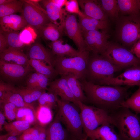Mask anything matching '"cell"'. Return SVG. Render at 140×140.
<instances>
[{"instance_id":"1","label":"cell","mask_w":140,"mask_h":140,"mask_svg":"<svg viewBox=\"0 0 140 140\" xmlns=\"http://www.w3.org/2000/svg\"><path fill=\"white\" fill-rule=\"evenodd\" d=\"M81 83L87 101L110 113L123 107L128 98L129 87L98 85L86 79Z\"/></svg>"},{"instance_id":"2","label":"cell","mask_w":140,"mask_h":140,"mask_svg":"<svg viewBox=\"0 0 140 140\" xmlns=\"http://www.w3.org/2000/svg\"><path fill=\"white\" fill-rule=\"evenodd\" d=\"M110 114L121 140H140V117L138 114L125 107Z\"/></svg>"},{"instance_id":"3","label":"cell","mask_w":140,"mask_h":140,"mask_svg":"<svg viewBox=\"0 0 140 140\" xmlns=\"http://www.w3.org/2000/svg\"><path fill=\"white\" fill-rule=\"evenodd\" d=\"M90 53L86 50L73 57L55 56L54 67L61 76L73 75L81 81L85 79Z\"/></svg>"},{"instance_id":"4","label":"cell","mask_w":140,"mask_h":140,"mask_svg":"<svg viewBox=\"0 0 140 140\" xmlns=\"http://www.w3.org/2000/svg\"><path fill=\"white\" fill-rule=\"evenodd\" d=\"M89 54L85 78L97 84L100 81L114 76V73L122 69L102 55Z\"/></svg>"},{"instance_id":"5","label":"cell","mask_w":140,"mask_h":140,"mask_svg":"<svg viewBox=\"0 0 140 140\" xmlns=\"http://www.w3.org/2000/svg\"><path fill=\"white\" fill-rule=\"evenodd\" d=\"M77 106L80 113L83 130L86 135L100 126L107 123L114 125V122L110 113L94 106L88 105L78 101Z\"/></svg>"},{"instance_id":"6","label":"cell","mask_w":140,"mask_h":140,"mask_svg":"<svg viewBox=\"0 0 140 140\" xmlns=\"http://www.w3.org/2000/svg\"><path fill=\"white\" fill-rule=\"evenodd\" d=\"M57 114L68 130L73 134L80 136L83 129L80 113L71 102L59 99L57 101Z\"/></svg>"},{"instance_id":"7","label":"cell","mask_w":140,"mask_h":140,"mask_svg":"<svg viewBox=\"0 0 140 140\" xmlns=\"http://www.w3.org/2000/svg\"><path fill=\"white\" fill-rule=\"evenodd\" d=\"M101 55L122 69L140 65V59L130 50L118 44L109 43L105 51Z\"/></svg>"},{"instance_id":"8","label":"cell","mask_w":140,"mask_h":140,"mask_svg":"<svg viewBox=\"0 0 140 140\" xmlns=\"http://www.w3.org/2000/svg\"><path fill=\"white\" fill-rule=\"evenodd\" d=\"M21 15L28 25L34 28L38 32L44 26L51 22L46 12L40 6L38 3L30 0H24Z\"/></svg>"},{"instance_id":"9","label":"cell","mask_w":140,"mask_h":140,"mask_svg":"<svg viewBox=\"0 0 140 140\" xmlns=\"http://www.w3.org/2000/svg\"><path fill=\"white\" fill-rule=\"evenodd\" d=\"M97 84L112 86H139L140 65L134 66L128 68L118 76L102 80Z\"/></svg>"},{"instance_id":"10","label":"cell","mask_w":140,"mask_h":140,"mask_svg":"<svg viewBox=\"0 0 140 140\" xmlns=\"http://www.w3.org/2000/svg\"><path fill=\"white\" fill-rule=\"evenodd\" d=\"M87 50L92 53L102 55L107 48L109 42V36L105 30L82 31Z\"/></svg>"},{"instance_id":"11","label":"cell","mask_w":140,"mask_h":140,"mask_svg":"<svg viewBox=\"0 0 140 140\" xmlns=\"http://www.w3.org/2000/svg\"><path fill=\"white\" fill-rule=\"evenodd\" d=\"M64 29L66 34L73 41L79 51H88L76 15H67L64 22Z\"/></svg>"},{"instance_id":"12","label":"cell","mask_w":140,"mask_h":140,"mask_svg":"<svg viewBox=\"0 0 140 140\" xmlns=\"http://www.w3.org/2000/svg\"><path fill=\"white\" fill-rule=\"evenodd\" d=\"M122 22L119 29V37L124 45L132 46L140 39V21L128 17Z\"/></svg>"},{"instance_id":"13","label":"cell","mask_w":140,"mask_h":140,"mask_svg":"<svg viewBox=\"0 0 140 140\" xmlns=\"http://www.w3.org/2000/svg\"><path fill=\"white\" fill-rule=\"evenodd\" d=\"M30 65L24 66L0 60V73L2 77L9 81H17L25 77L32 70Z\"/></svg>"},{"instance_id":"14","label":"cell","mask_w":140,"mask_h":140,"mask_svg":"<svg viewBox=\"0 0 140 140\" xmlns=\"http://www.w3.org/2000/svg\"><path fill=\"white\" fill-rule=\"evenodd\" d=\"M48 91L59 96L63 100L72 103L77 106L78 101L75 99L68 86L64 76L51 82L48 85Z\"/></svg>"},{"instance_id":"15","label":"cell","mask_w":140,"mask_h":140,"mask_svg":"<svg viewBox=\"0 0 140 140\" xmlns=\"http://www.w3.org/2000/svg\"><path fill=\"white\" fill-rule=\"evenodd\" d=\"M82 12L86 15L102 20H107V15L104 12L98 1L92 0H78Z\"/></svg>"},{"instance_id":"16","label":"cell","mask_w":140,"mask_h":140,"mask_svg":"<svg viewBox=\"0 0 140 140\" xmlns=\"http://www.w3.org/2000/svg\"><path fill=\"white\" fill-rule=\"evenodd\" d=\"M26 55L29 59L40 60L54 67L55 56L39 43H34L30 46Z\"/></svg>"},{"instance_id":"17","label":"cell","mask_w":140,"mask_h":140,"mask_svg":"<svg viewBox=\"0 0 140 140\" xmlns=\"http://www.w3.org/2000/svg\"><path fill=\"white\" fill-rule=\"evenodd\" d=\"M0 31L4 32L18 31L28 25L22 15L12 14L0 18Z\"/></svg>"},{"instance_id":"18","label":"cell","mask_w":140,"mask_h":140,"mask_svg":"<svg viewBox=\"0 0 140 140\" xmlns=\"http://www.w3.org/2000/svg\"><path fill=\"white\" fill-rule=\"evenodd\" d=\"M114 127L113 124L107 123L90 132L87 136L95 140H121Z\"/></svg>"},{"instance_id":"19","label":"cell","mask_w":140,"mask_h":140,"mask_svg":"<svg viewBox=\"0 0 140 140\" xmlns=\"http://www.w3.org/2000/svg\"><path fill=\"white\" fill-rule=\"evenodd\" d=\"M41 2L51 22L60 25L57 21L60 20L61 24L64 22L68 14L65 9L53 2L51 0H41Z\"/></svg>"},{"instance_id":"20","label":"cell","mask_w":140,"mask_h":140,"mask_svg":"<svg viewBox=\"0 0 140 140\" xmlns=\"http://www.w3.org/2000/svg\"><path fill=\"white\" fill-rule=\"evenodd\" d=\"M57 114L46 128V140H66L67 134Z\"/></svg>"},{"instance_id":"21","label":"cell","mask_w":140,"mask_h":140,"mask_svg":"<svg viewBox=\"0 0 140 140\" xmlns=\"http://www.w3.org/2000/svg\"><path fill=\"white\" fill-rule=\"evenodd\" d=\"M63 42L61 39L50 44L51 51L54 55L73 57L79 55L81 52L68 44H63Z\"/></svg>"},{"instance_id":"22","label":"cell","mask_w":140,"mask_h":140,"mask_svg":"<svg viewBox=\"0 0 140 140\" xmlns=\"http://www.w3.org/2000/svg\"><path fill=\"white\" fill-rule=\"evenodd\" d=\"M0 59L6 62L24 66L29 64L26 55L20 50L8 48L0 53Z\"/></svg>"},{"instance_id":"23","label":"cell","mask_w":140,"mask_h":140,"mask_svg":"<svg viewBox=\"0 0 140 140\" xmlns=\"http://www.w3.org/2000/svg\"><path fill=\"white\" fill-rule=\"evenodd\" d=\"M64 22L60 25L51 22L45 25L38 32L47 40L51 42L57 40L61 39L62 36L64 31Z\"/></svg>"},{"instance_id":"24","label":"cell","mask_w":140,"mask_h":140,"mask_svg":"<svg viewBox=\"0 0 140 140\" xmlns=\"http://www.w3.org/2000/svg\"><path fill=\"white\" fill-rule=\"evenodd\" d=\"M78 22L82 31L105 30L108 26L107 20L102 21L92 18L85 15L78 16Z\"/></svg>"},{"instance_id":"25","label":"cell","mask_w":140,"mask_h":140,"mask_svg":"<svg viewBox=\"0 0 140 140\" xmlns=\"http://www.w3.org/2000/svg\"><path fill=\"white\" fill-rule=\"evenodd\" d=\"M29 63L36 72L46 76L50 80L53 79L58 74L54 67L41 60L30 59Z\"/></svg>"},{"instance_id":"26","label":"cell","mask_w":140,"mask_h":140,"mask_svg":"<svg viewBox=\"0 0 140 140\" xmlns=\"http://www.w3.org/2000/svg\"><path fill=\"white\" fill-rule=\"evenodd\" d=\"M11 103L18 108H27L36 112L32 104L25 102L21 95L15 91H8L0 94V101Z\"/></svg>"},{"instance_id":"27","label":"cell","mask_w":140,"mask_h":140,"mask_svg":"<svg viewBox=\"0 0 140 140\" xmlns=\"http://www.w3.org/2000/svg\"><path fill=\"white\" fill-rule=\"evenodd\" d=\"M64 76L71 91L76 100L83 103L86 101L87 99L79 80L73 75H69Z\"/></svg>"},{"instance_id":"28","label":"cell","mask_w":140,"mask_h":140,"mask_svg":"<svg viewBox=\"0 0 140 140\" xmlns=\"http://www.w3.org/2000/svg\"><path fill=\"white\" fill-rule=\"evenodd\" d=\"M119 11L124 14L135 15L140 11V0H117Z\"/></svg>"},{"instance_id":"29","label":"cell","mask_w":140,"mask_h":140,"mask_svg":"<svg viewBox=\"0 0 140 140\" xmlns=\"http://www.w3.org/2000/svg\"><path fill=\"white\" fill-rule=\"evenodd\" d=\"M31 125L28 122L23 120H16L6 123L3 128L10 136H17L22 134L30 128Z\"/></svg>"},{"instance_id":"30","label":"cell","mask_w":140,"mask_h":140,"mask_svg":"<svg viewBox=\"0 0 140 140\" xmlns=\"http://www.w3.org/2000/svg\"><path fill=\"white\" fill-rule=\"evenodd\" d=\"M20 94L26 103L32 104L33 102L38 100L45 90L37 89L16 88L15 91Z\"/></svg>"},{"instance_id":"31","label":"cell","mask_w":140,"mask_h":140,"mask_svg":"<svg viewBox=\"0 0 140 140\" xmlns=\"http://www.w3.org/2000/svg\"><path fill=\"white\" fill-rule=\"evenodd\" d=\"M24 3V1L13 0L8 3L0 5V18L17 12H21Z\"/></svg>"},{"instance_id":"32","label":"cell","mask_w":140,"mask_h":140,"mask_svg":"<svg viewBox=\"0 0 140 140\" xmlns=\"http://www.w3.org/2000/svg\"><path fill=\"white\" fill-rule=\"evenodd\" d=\"M0 32L2 33L5 38L8 48L20 50L25 46L21 41L19 33L17 31L4 32L0 31Z\"/></svg>"},{"instance_id":"33","label":"cell","mask_w":140,"mask_h":140,"mask_svg":"<svg viewBox=\"0 0 140 140\" xmlns=\"http://www.w3.org/2000/svg\"><path fill=\"white\" fill-rule=\"evenodd\" d=\"M102 9L106 14L113 18H117L119 10L117 0L98 1Z\"/></svg>"},{"instance_id":"34","label":"cell","mask_w":140,"mask_h":140,"mask_svg":"<svg viewBox=\"0 0 140 140\" xmlns=\"http://www.w3.org/2000/svg\"><path fill=\"white\" fill-rule=\"evenodd\" d=\"M16 120L25 121L31 125L36 123L38 121L36 112L27 108H18Z\"/></svg>"},{"instance_id":"35","label":"cell","mask_w":140,"mask_h":140,"mask_svg":"<svg viewBox=\"0 0 140 140\" xmlns=\"http://www.w3.org/2000/svg\"><path fill=\"white\" fill-rule=\"evenodd\" d=\"M122 106L129 108L137 114L140 113V86L130 97L125 101Z\"/></svg>"},{"instance_id":"36","label":"cell","mask_w":140,"mask_h":140,"mask_svg":"<svg viewBox=\"0 0 140 140\" xmlns=\"http://www.w3.org/2000/svg\"><path fill=\"white\" fill-rule=\"evenodd\" d=\"M36 31L34 28L28 25L19 33L21 41L25 45H28L34 43L37 37Z\"/></svg>"},{"instance_id":"37","label":"cell","mask_w":140,"mask_h":140,"mask_svg":"<svg viewBox=\"0 0 140 140\" xmlns=\"http://www.w3.org/2000/svg\"><path fill=\"white\" fill-rule=\"evenodd\" d=\"M58 96L51 92H44L38 100L39 106L51 109L57 104Z\"/></svg>"},{"instance_id":"38","label":"cell","mask_w":140,"mask_h":140,"mask_svg":"<svg viewBox=\"0 0 140 140\" xmlns=\"http://www.w3.org/2000/svg\"><path fill=\"white\" fill-rule=\"evenodd\" d=\"M0 107L5 117L9 120H16V114L18 107L13 104L6 101H0Z\"/></svg>"},{"instance_id":"39","label":"cell","mask_w":140,"mask_h":140,"mask_svg":"<svg viewBox=\"0 0 140 140\" xmlns=\"http://www.w3.org/2000/svg\"><path fill=\"white\" fill-rule=\"evenodd\" d=\"M50 109L44 106H39L37 110L36 111L37 118L39 124L42 126L45 125L49 122V120L51 119L48 118L49 115H51L50 112Z\"/></svg>"},{"instance_id":"40","label":"cell","mask_w":140,"mask_h":140,"mask_svg":"<svg viewBox=\"0 0 140 140\" xmlns=\"http://www.w3.org/2000/svg\"><path fill=\"white\" fill-rule=\"evenodd\" d=\"M65 6V9L66 11L70 14H76L78 16L81 17L84 16L85 15L80 10L78 0H67Z\"/></svg>"},{"instance_id":"41","label":"cell","mask_w":140,"mask_h":140,"mask_svg":"<svg viewBox=\"0 0 140 140\" xmlns=\"http://www.w3.org/2000/svg\"><path fill=\"white\" fill-rule=\"evenodd\" d=\"M39 136V131L36 125L25 130L19 138L21 140H37Z\"/></svg>"},{"instance_id":"42","label":"cell","mask_w":140,"mask_h":140,"mask_svg":"<svg viewBox=\"0 0 140 140\" xmlns=\"http://www.w3.org/2000/svg\"><path fill=\"white\" fill-rule=\"evenodd\" d=\"M50 79L46 76L38 73V81L36 89L40 90H48Z\"/></svg>"},{"instance_id":"43","label":"cell","mask_w":140,"mask_h":140,"mask_svg":"<svg viewBox=\"0 0 140 140\" xmlns=\"http://www.w3.org/2000/svg\"><path fill=\"white\" fill-rule=\"evenodd\" d=\"M38 75V73L36 72L32 73L30 75L26 81V88L32 89H36Z\"/></svg>"},{"instance_id":"44","label":"cell","mask_w":140,"mask_h":140,"mask_svg":"<svg viewBox=\"0 0 140 140\" xmlns=\"http://www.w3.org/2000/svg\"><path fill=\"white\" fill-rule=\"evenodd\" d=\"M16 88L11 84L1 81L0 94L8 91H15Z\"/></svg>"},{"instance_id":"45","label":"cell","mask_w":140,"mask_h":140,"mask_svg":"<svg viewBox=\"0 0 140 140\" xmlns=\"http://www.w3.org/2000/svg\"><path fill=\"white\" fill-rule=\"evenodd\" d=\"M130 51L135 56L140 59V39L132 45Z\"/></svg>"},{"instance_id":"46","label":"cell","mask_w":140,"mask_h":140,"mask_svg":"<svg viewBox=\"0 0 140 140\" xmlns=\"http://www.w3.org/2000/svg\"><path fill=\"white\" fill-rule=\"evenodd\" d=\"M39 131V136L37 140H46V128L45 126H42L39 124L37 125Z\"/></svg>"},{"instance_id":"47","label":"cell","mask_w":140,"mask_h":140,"mask_svg":"<svg viewBox=\"0 0 140 140\" xmlns=\"http://www.w3.org/2000/svg\"><path fill=\"white\" fill-rule=\"evenodd\" d=\"M8 48L6 40L4 35L0 33V53H1Z\"/></svg>"},{"instance_id":"48","label":"cell","mask_w":140,"mask_h":140,"mask_svg":"<svg viewBox=\"0 0 140 140\" xmlns=\"http://www.w3.org/2000/svg\"><path fill=\"white\" fill-rule=\"evenodd\" d=\"M5 117L2 111L0 112V130L2 131L4 125L6 123L5 122Z\"/></svg>"},{"instance_id":"49","label":"cell","mask_w":140,"mask_h":140,"mask_svg":"<svg viewBox=\"0 0 140 140\" xmlns=\"http://www.w3.org/2000/svg\"><path fill=\"white\" fill-rule=\"evenodd\" d=\"M52 2L55 3L61 8L65 6L67 0H51Z\"/></svg>"},{"instance_id":"50","label":"cell","mask_w":140,"mask_h":140,"mask_svg":"<svg viewBox=\"0 0 140 140\" xmlns=\"http://www.w3.org/2000/svg\"><path fill=\"white\" fill-rule=\"evenodd\" d=\"M18 137L9 136L5 140H18Z\"/></svg>"},{"instance_id":"51","label":"cell","mask_w":140,"mask_h":140,"mask_svg":"<svg viewBox=\"0 0 140 140\" xmlns=\"http://www.w3.org/2000/svg\"><path fill=\"white\" fill-rule=\"evenodd\" d=\"M12 1L13 0H0V5L8 3Z\"/></svg>"},{"instance_id":"52","label":"cell","mask_w":140,"mask_h":140,"mask_svg":"<svg viewBox=\"0 0 140 140\" xmlns=\"http://www.w3.org/2000/svg\"><path fill=\"white\" fill-rule=\"evenodd\" d=\"M9 136L8 133L5 135H1L0 136V140H5Z\"/></svg>"},{"instance_id":"53","label":"cell","mask_w":140,"mask_h":140,"mask_svg":"<svg viewBox=\"0 0 140 140\" xmlns=\"http://www.w3.org/2000/svg\"><path fill=\"white\" fill-rule=\"evenodd\" d=\"M88 138V136H87V135H86L84 137H82L79 139H75L74 140H87Z\"/></svg>"},{"instance_id":"54","label":"cell","mask_w":140,"mask_h":140,"mask_svg":"<svg viewBox=\"0 0 140 140\" xmlns=\"http://www.w3.org/2000/svg\"><path fill=\"white\" fill-rule=\"evenodd\" d=\"M18 140H21L19 138V137H18Z\"/></svg>"},{"instance_id":"55","label":"cell","mask_w":140,"mask_h":140,"mask_svg":"<svg viewBox=\"0 0 140 140\" xmlns=\"http://www.w3.org/2000/svg\"><path fill=\"white\" fill-rule=\"evenodd\" d=\"M90 140H95L90 139Z\"/></svg>"}]
</instances>
